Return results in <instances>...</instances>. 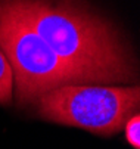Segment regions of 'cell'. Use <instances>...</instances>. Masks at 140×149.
<instances>
[{
	"label": "cell",
	"mask_w": 140,
	"mask_h": 149,
	"mask_svg": "<svg viewBox=\"0 0 140 149\" xmlns=\"http://www.w3.org/2000/svg\"><path fill=\"white\" fill-rule=\"evenodd\" d=\"M83 83H131L136 62L118 30L80 0H9Z\"/></svg>",
	"instance_id": "1"
},
{
	"label": "cell",
	"mask_w": 140,
	"mask_h": 149,
	"mask_svg": "<svg viewBox=\"0 0 140 149\" xmlns=\"http://www.w3.org/2000/svg\"><path fill=\"white\" fill-rule=\"evenodd\" d=\"M0 49L13 71V96L19 106L80 77L40 37L9 0H0Z\"/></svg>",
	"instance_id": "2"
},
{
	"label": "cell",
	"mask_w": 140,
	"mask_h": 149,
	"mask_svg": "<svg viewBox=\"0 0 140 149\" xmlns=\"http://www.w3.org/2000/svg\"><path fill=\"white\" fill-rule=\"evenodd\" d=\"M31 105L43 120L112 136L139 111L140 90L137 86L72 83L42 95Z\"/></svg>",
	"instance_id": "3"
},
{
	"label": "cell",
	"mask_w": 140,
	"mask_h": 149,
	"mask_svg": "<svg viewBox=\"0 0 140 149\" xmlns=\"http://www.w3.org/2000/svg\"><path fill=\"white\" fill-rule=\"evenodd\" d=\"M13 99V71L12 67L0 49V105H9Z\"/></svg>",
	"instance_id": "4"
},
{
	"label": "cell",
	"mask_w": 140,
	"mask_h": 149,
	"mask_svg": "<svg viewBox=\"0 0 140 149\" xmlns=\"http://www.w3.org/2000/svg\"><path fill=\"white\" fill-rule=\"evenodd\" d=\"M125 139L127 142L134 148V149H139L140 148V117H139V112L133 114L127 121H125Z\"/></svg>",
	"instance_id": "5"
}]
</instances>
